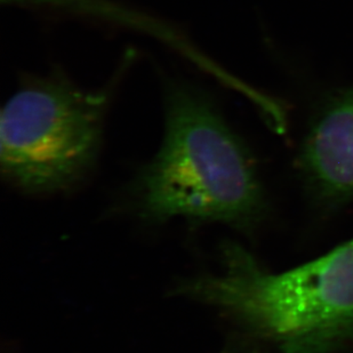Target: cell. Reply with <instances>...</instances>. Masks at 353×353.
Returning <instances> with one entry per match:
<instances>
[{
	"instance_id": "6da1fadb",
	"label": "cell",
	"mask_w": 353,
	"mask_h": 353,
	"mask_svg": "<svg viewBox=\"0 0 353 353\" xmlns=\"http://www.w3.org/2000/svg\"><path fill=\"white\" fill-rule=\"evenodd\" d=\"M140 216L217 222L250 232L265 217L267 200L253 159L213 101L183 81L165 90L159 150L134 185Z\"/></svg>"
},
{
	"instance_id": "7a4b0ae2",
	"label": "cell",
	"mask_w": 353,
	"mask_h": 353,
	"mask_svg": "<svg viewBox=\"0 0 353 353\" xmlns=\"http://www.w3.org/2000/svg\"><path fill=\"white\" fill-rule=\"evenodd\" d=\"M222 272L177 285L216 307L276 353H339L353 347V239L292 270H268L239 243L221 248Z\"/></svg>"
},
{
	"instance_id": "3957f363",
	"label": "cell",
	"mask_w": 353,
	"mask_h": 353,
	"mask_svg": "<svg viewBox=\"0 0 353 353\" xmlns=\"http://www.w3.org/2000/svg\"><path fill=\"white\" fill-rule=\"evenodd\" d=\"M108 103L59 74L26 80L0 116L3 176L29 194L71 187L97 160Z\"/></svg>"
},
{
	"instance_id": "277c9868",
	"label": "cell",
	"mask_w": 353,
	"mask_h": 353,
	"mask_svg": "<svg viewBox=\"0 0 353 353\" xmlns=\"http://www.w3.org/2000/svg\"><path fill=\"white\" fill-rule=\"evenodd\" d=\"M301 170L321 206L335 208L353 200V88L334 101L311 130Z\"/></svg>"
},
{
	"instance_id": "5b68a950",
	"label": "cell",
	"mask_w": 353,
	"mask_h": 353,
	"mask_svg": "<svg viewBox=\"0 0 353 353\" xmlns=\"http://www.w3.org/2000/svg\"><path fill=\"white\" fill-rule=\"evenodd\" d=\"M222 353H269L265 344L245 334V336H236L229 342Z\"/></svg>"
}]
</instances>
